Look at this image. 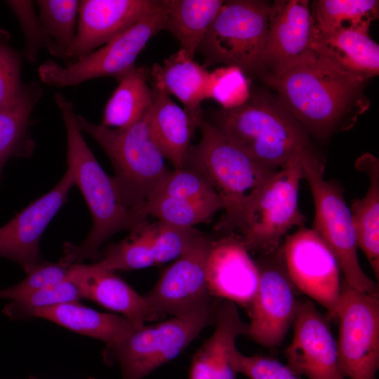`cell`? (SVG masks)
Here are the masks:
<instances>
[{"label":"cell","mask_w":379,"mask_h":379,"mask_svg":"<svg viewBox=\"0 0 379 379\" xmlns=\"http://www.w3.org/2000/svg\"><path fill=\"white\" fill-rule=\"evenodd\" d=\"M305 152L277 171L250 206L239 230L249 252L260 255L275 253L292 227H303L306 218L299 208L298 192Z\"/></svg>","instance_id":"9"},{"label":"cell","mask_w":379,"mask_h":379,"mask_svg":"<svg viewBox=\"0 0 379 379\" xmlns=\"http://www.w3.org/2000/svg\"><path fill=\"white\" fill-rule=\"evenodd\" d=\"M29 379H37V378H35V377H34V376H30V377L29 378ZM87 379H95V378H92V377H89V378H88Z\"/></svg>","instance_id":"42"},{"label":"cell","mask_w":379,"mask_h":379,"mask_svg":"<svg viewBox=\"0 0 379 379\" xmlns=\"http://www.w3.org/2000/svg\"><path fill=\"white\" fill-rule=\"evenodd\" d=\"M272 3L225 1L197 51L204 66L224 64L260 79Z\"/></svg>","instance_id":"6"},{"label":"cell","mask_w":379,"mask_h":379,"mask_svg":"<svg viewBox=\"0 0 379 379\" xmlns=\"http://www.w3.org/2000/svg\"><path fill=\"white\" fill-rule=\"evenodd\" d=\"M201 234L194 227H180L159 220L155 222L153 239L155 265L176 260Z\"/></svg>","instance_id":"39"},{"label":"cell","mask_w":379,"mask_h":379,"mask_svg":"<svg viewBox=\"0 0 379 379\" xmlns=\"http://www.w3.org/2000/svg\"><path fill=\"white\" fill-rule=\"evenodd\" d=\"M293 326V340L285 351L289 368L309 379H345L340 368L337 343L311 301H300Z\"/></svg>","instance_id":"17"},{"label":"cell","mask_w":379,"mask_h":379,"mask_svg":"<svg viewBox=\"0 0 379 379\" xmlns=\"http://www.w3.org/2000/svg\"><path fill=\"white\" fill-rule=\"evenodd\" d=\"M237 373L249 379H300L288 366L265 356H246L238 350L234 356Z\"/></svg>","instance_id":"41"},{"label":"cell","mask_w":379,"mask_h":379,"mask_svg":"<svg viewBox=\"0 0 379 379\" xmlns=\"http://www.w3.org/2000/svg\"><path fill=\"white\" fill-rule=\"evenodd\" d=\"M36 3L43 29L64 51L66 58L77 34L80 1L38 0Z\"/></svg>","instance_id":"33"},{"label":"cell","mask_w":379,"mask_h":379,"mask_svg":"<svg viewBox=\"0 0 379 379\" xmlns=\"http://www.w3.org/2000/svg\"><path fill=\"white\" fill-rule=\"evenodd\" d=\"M149 72L145 66H135L118 81L105 107L101 125L124 129L145 114L152 100V91L147 84Z\"/></svg>","instance_id":"27"},{"label":"cell","mask_w":379,"mask_h":379,"mask_svg":"<svg viewBox=\"0 0 379 379\" xmlns=\"http://www.w3.org/2000/svg\"><path fill=\"white\" fill-rule=\"evenodd\" d=\"M213 119L212 125L220 132L274 171L295 157L314 150L307 131L276 95L250 93L242 105L221 108Z\"/></svg>","instance_id":"4"},{"label":"cell","mask_w":379,"mask_h":379,"mask_svg":"<svg viewBox=\"0 0 379 379\" xmlns=\"http://www.w3.org/2000/svg\"><path fill=\"white\" fill-rule=\"evenodd\" d=\"M8 6L18 18L25 39L22 55L29 62L37 59L39 49L45 48L51 55L65 58L64 51L45 32L37 18L33 3L30 1H6Z\"/></svg>","instance_id":"36"},{"label":"cell","mask_w":379,"mask_h":379,"mask_svg":"<svg viewBox=\"0 0 379 379\" xmlns=\"http://www.w3.org/2000/svg\"><path fill=\"white\" fill-rule=\"evenodd\" d=\"M209 74L204 65L181 48L161 65L154 64L149 72L152 86L173 95L183 104L184 109L197 119L203 117L201 105L206 100Z\"/></svg>","instance_id":"24"},{"label":"cell","mask_w":379,"mask_h":379,"mask_svg":"<svg viewBox=\"0 0 379 379\" xmlns=\"http://www.w3.org/2000/svg\"><path fill=\"white\" fill-rule=\"evenodd\" d=\"M77 281L82 299L121 314L135 329L148 321L144 295L138 294L114 272L102 268L97 262L84 265Z\"/></svg>","instance_id":"23"},{"label":"cell","mask_w":379,"mask_h":379,"mask_svg":"<svg viewBox=\"0 0 379 379\" xmlns=\"http://www.w3.org/2000/svg\"><path fill=\"white\" fill-rule=\"evenodd\" d=\"M8 39V33L0 29V109L18 101L27 86L21 80L22 57Z\"/></svg>","instance_id":"40"},{"label":"cell","mask_w":379,"mask_h":379,"mask_svg":"<svg viewBox=\"0 0 379 379\" xmlns=\"http://www.w3.org/2000/svg\"><path fill=\"white\" fill-rule=\"evenodd\" d=\"M81 263L67 264L41 260L25 279L18 284L0 289V298L17 299L25 294L78 277Z\"/></svg>","instance_id":"35"},{"label":"cell","mask_w":379,"mask_h":379,"mask_svg":"<svg viewBox=\"0 0 379 379\" xmlns=\"http://www.w3.org/2000/svg\"><path fill=\"white\" fill-rule=\"evenodd\" d=\"M75 117L80 130L95 140L109 157L114 171L112 179L124 205L140 215V208L171 171L151 135L148 111L124 129L97 125L79 114Z\"/></svg>","instance_id":"5"},{"label":"cell","mask_w":379,"mask_h":379,"mask_svg":"<svg viewBox=\"0 0 379 379\" xmlns=\"http://www.w3.org/2000/svg\"><path fill=\"white\" fill-rule=\"evenodd\" d=\"M336 319L340 371L349 379H376L379 366V295L341 283Z\"/></svg>","instance_id":"11"},{"label":"cell","mask_w":379,"mask_h":379,"mask_svg":"<svg viewBox=\"0 0 379 379\" xmlns=\"http://www.w3.org/2000/svg\"><path fill=\"white\" fill-rule=\"evenodd\" d=\"M366 82L319 54L263 81L308 134L321 140L348 129L368 109Z\"/></svg>","instance_id":"1"},{"label":"cell","mask_w":379,"mask_h":379,"mask_svg":"<svg viewBox=\"0 0 379 379\" xmlns=\"http://www.w3.org/2000/svg\"><path fill=\"white\" fill-rule=\"evenodd\" d=\"M148 110L151 135L165 159L174 169L183 167L199 119L178 106L164 91L153 87Z\"/></svg>","instance_id":"22"},{"label":"cell","mask_w":379,"mask_h":379,"mask_svg":"<svg viewBox=\"0 0 379 379\" xmlns=\"http://www.w3.org/2000/svg\"><path fill=\"white\" fill-rule=\"evenodd\" d=\"M155 222L145 221L123 240L108 245L97 262L104 270H134L155 266L153 239Z\"/></svg>","instance_id":"30"},{"label":"cell","mask_w":379,"mask_h":379,"mask_svg":"<svg viewBox=\"0 0 379 379\" xmlns=\"http://www.w3.org/2000/svg\"><path fill=\"white\" fill-rule=\"evenodd\" d=\"M166 4L149 13L102 48L62 66L48 60L39 66L43 83L55 87L78 85L98 77H114L118 81L135 65L136 58L147 42L164 29Z\"/></svg>","instance_id":"10"},{"label":"cell","mask_w":379,"mask_h":379,"mask_svg":"<svg viewBox=\"0 0 379 379\" xmlns=\"http://www.w3.org/2000/svg\"><path fill=\"white\" fill-rule=\"evenodd\" d=\"M356 168L366 173L369 185L366 194L352 201L350 208L357 246L366 257L375 276L379 277V161L371 154L360 156Z\"/></svg>","instance_id":"26"},{"label":"cell","mask_w":379,"mask_h":379,"mask_svg":"<svg viewBox=\"0 0 379 379\" xmlns=\"http://www.w3.org/2000/svg\"><path fill=\"white\" fill-rule=\"evenodd\" d=\"M206 95L228 109L245 102L250 91L244 74L237 67H227L209 74Z\"/></svg>","instance_id":"38"},{"label":"cell","mask_w":379,"mask_h":379,"mask_svg":"<svg viewBox=\"0 0 379 379\" xmlns=\"http://www.w3.org/2000/svg\"><path fill=\"white\" fill-rule=\"evenodd\" d=\"M41 95L42 89L39 84L32 81L18 101L0 109V179L8 159L30 156L33 152L30 117Z\"/></svg>","instance_id":"29"},{"label":"cell","mask_w":379,"mask_h":379,"mask_svg":"<svg viewBox=\"0 0 379 379\" xmlns=\"http://www.w3.org/2000/svg\"><path fill=\"white\" fill-rule=\"evenodd\" d=\"M54 101L61 112L67 140V169L74 185L80 190L87 204L93 225L85 239L78 245L66 242L60 261L81 263L89 259L98 260L99 248L109 237L121 230H133L147 218L129 211L124 205L112 177L98 164L86 145L77 121L73 106L60 92Z\"/></svg>","instance_id":"2"},{"label":"cell","mask_w":379,"mask_h":379,"mask_svg":"<svg viewBox=\"0 0 379 379\" xmlns=\"http://www.w3.org/2000/svg\"><path fill=\"white\" fill-rule=\"evenodd\" d=\"M198 128L201 139L191 145L182 168L201 175L220 198L225 213L216 230L239 232L252 203L277 171L257 161L204 117Z\"/></svg>","instance_id":"3"},{"label":"cell","mask_w":379,"mask_h":379,"mask_svg":"<svg viewBox=\"0 0 379 379\" xmlns=\"http://www.w3.org/2000/svg\"><path fill=\"white\" fill-rule=\"evenodd\" d=\"M325 166L314 151L302 158V178L310 188L314 206L313 230L334 255L344 281L366 293H378L376 284L362 270L357 257V237L350 208L342 189L324 179Z\"/></svg>","instance_id":"7"},{"label":"cell","mask_w":379,"mask_h":379,"mask_svg":"<svg viewBox=\"0 0 379 379\" xmlns=\"http://www.w3.org/2000/svg\"><path fill=\"white\" fill-rule=\"evenodd\" d=\"M371 25L317 32V53L352 76L367 81L379 72V46L369 34Z\"/></svg>","instance_id":"21"},{"label":"cell","mask_w":379,"mask_h":379,"mask_svg":"<svg viewBox=\"0 0 379 379\" xmlns=\"http://www.w3.org/2000/svg\"><path fill=\"white\" fill-rule=\"evenodd\" d=\"M221 205L160 194L152 195L140 208L138 214L180 227H194L209 220Z\"/></svg>","instance_id":"32"},{"label":"cell","mask_w":379,"mask_h":379,"mask_svg":"<svg viewBox=\"0 0 379 379\" xmlns=\"http://www.w3.org/2000/svg\"><path fill=\"white\" fill-rule=\"evenodd\" d=\"M206 270L211 296L249 307L258 286L260 273L239 236L230 234L212 239Z\"/></svg>","instance_id":"19"},{"label":"cell","mask_w":379,"mask_h":379,"mask_svg":"<svg viewBox=\"0 0 379 379\" xmlns=\"http://www.w3.org/2000/svg\"><path fill=\"white\" fill-rule=\"evenodd\" d=\"M74 185L72 173L67 170L53 188L1 227L0 257L16 262L26 273L31 271L41 260V237Z\"/></svg>","instance_id":"16"},{"label":"cell","mask_w":379,"mask_h":379,"mask_svg":"<svg viewBox=\"0 0 379 379\" xmlns=\"http://www.w3.org/2000/svg\"><path fill=\"white\" fill-rule=\"evenodd\" d=\"M153 194L219 204L222 207L220 198L205 178L187 168L171 171Z\"/></svg>","instance_id":"37"},{"label":"cell","mask_w":379,"mask_h":379,"mask_svg":"<svg viewBox=\"0 0 379 379\" xmlns=\"http://www.w3.org/2000/svg\"><path fill=\"white\" fill-rule=\"evenodd\" d=\"M317 36L309 1L272 3L260 79L278 78L316 58Z\"/></svg>","instance_id":"15"},{"label":"cell","mask_w":379,"mask_h":379,"mask_svg":"<svg viewBox=\"0 0 379 379\" xmlns=\"http://www.w3.org/2000/svg\"><path fill=\"white\" fill-rule=\"evenodd\" d=\"M225 1L166 0L164 29L180 42L181 49L194 58Z\"/></svg>","instance_id":"28"},{"label":"cell","mask_w":379,"mask_h":379,"mask_svg":"<svg viewBox=\"0 0 379 379\" xmlns=\"http://www.w3.org/2000/svg\"><path fill=\"white\" fill-rule=\"evenodd\" d=\"M42 318L70 331L100 340L106 348L124 340L135 328L124 316L100 312L79 302L59 304L32 312L30 318Z\"/></svg>","instance_id":"25"},{"label":"cell","mask_w":379,"mask_h":379,"mask_svg":"<svg viewBox=\"0 0 379 379\" xmlns=\"http://www.w3.org/2000/svg\"><path fill=\"white\" fill-rule=\"evenodd\" d=\"M163 0L80 1L75 39L68 50L69 65L126 30L159 8Z\"/></svg>","instance_id":"18"},{"label":"cell","mask_w":379,"mask_h":379,"mask_svg":"<svg viewBox=\"0 0 379 379\" xmlns=\"http://www.w3.org/2000/svg\"><path fill=\"white\" fill-rule=\"evenodd\" d=\"M260 273L255 295L248 308L250 323L247 335L266 347L279 346L296 317L300 301L280 249L262 255L256 262Z\"/></svg>","instance_id":"13"},{"label":"cell","mask_w":379,"mask_h":379,"mask_svg":"<svg viewBox=\"0 0 379 379\" xmlns=\"http://www.w3.org/2000/svg\"><path fill=\"white\" fill-rule=\"evenodd\" d=\"M310 6L314 26L319 32L371 25L378 18V0H317Z\"/></svg>","instance_id":"31"},{"label":"cell","mask_w":379,"mask_h":379,"mask_svg":"<svg viewBox=\"0 0 379 379\" xmlns=\"http://www.w3.org/2000/svg\"><path fill=\"white\" fill-rule=\"evenodd\" d=\"M82 296L77 279H70L12 300L3 309L10 319H30L32 312L70 302H79Z\"/></svg>","instance_id":"34"},{"label":"cell","mask_w":379,"mask_h":379,"mask_svg":"<svg viewBox=\"0 0 379 379\" xmlns=\"http://www.w3.org/2000/svg\"><path fill=\"white\" fill-rule=\"evenodd\" d=\"M218 302L135 329L103 352L104 361L117 363L121 379H142L178 357L208 325L215 322Z\"/></svg>","instance_id":"8"},{"label":"cell","mask_w":379,"mask_h":379,"mask_svg":"<svg viewBox=\"0 0 379 379\" xmlns=\"http://www.w3.org/2000/svg\"><path fill=\"white\" fill-rule=\"evenodd\" d=\"M215 330L194 354L188 379H237L236 340L247 335L248 325L240 317L237 305L222 300L215 312Z\"/></svg>","instance_id":"20"},{"label":"cell","mask_w":379,"mask_h":379,"mask_svg":"<svg viewBox=\"0 0 379 379\" xmlns=\"http://www.w3.org/2000/svg\"><path fill=\"white\" fill-rule=\"evenodd\" d=\"M284 239L280 251L291 281L336 319L341 283L334 255L313 229L300 227Z\"/></svg>","instance_id":"14"},{"label":"cell","mask_w":379,"mask_h":379,"mask_svg":"<svg viewBox=\"0 0 379 379\" xmlns=\"http://www.w3.org/2000/svg\"><path fill=\"white\" fill-rule=\"evenodd\" d=\"M212 239L201 234L192 246L160 274L144 297L148 321L183 314L213 302L207 281Z\"/></svg>","instance_id":"12"}]
</instances>
